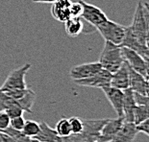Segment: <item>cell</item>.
Masks as SVG:
<instances>
[{
    "instance_id": "1",
    "label": "cell",
    "mask_w": 149,
    "mask_h": 142,
    "mask_svg": "<svg viewBox=\"0 0 149 142\" xmlns=\"http://www.w3.org/2000/svg\"><path fill=\"white\" fill-rule=\"evenodd\" d=\"M128 27L133 36L139 42L148 46L149 9L147 2H138L134 17H133V22Z\"/></svg>"
},
{
    "instance_id": "2",
    "label": "cell",
    "mask_w": 149,
    "mask_h": 142,
    "mask_svg": "<svg viewBox=\"0 0 149 142\" xmlns=\"http://www.w3.org/2000/svg\"><path fill=\"white\" fill-rule=\"evenodd\" d=\"M98 62L103 69L109 71L112 74L115 73L124 62L121 54V47L115 45L109 42H105V45L101 52Z\"/></svg>"
},
{
    "instance_id": "3",
    "label": "cell",
    "mask_w": 149,
    "mask_h": 142,
    "mask_svg": "<svg viewBox=\"0 0 149 142\" xmlns=\"http://www.w3.org/2000/svg\"><path fill=\"white\" fill-rule=\"evenodd\" d=\"M107 119H83L84 128L80 134H70L69 137L73 142H95L100 134L101 129Z\"/></svg>"
},
{
    "instance_id": "4",
    "label": "cell",
    "mask_w": 149,
    "mask_h": 142,
    "mask_svg": "<svg viewBox=\"0 0 149 142\" xmlns=\"http://www.w3.org/2000/svg\"><path fill=\"white\" fill-rule=\"evenodd\" d=\"M96 30L103 37L105 42H109L118 46L122 43L126 34V27L113 20H110L109 18L96 27Z\"/></svg>"
},
{
    "instance_id": "5",
    "label": "cell",
    "mask_w": 149,
    "mask_h": 142,
    "mask_svg": "<svg viewBox=\"0 0 149 142\" xmlns=\"http://www.w3.org/2000/svg\"><path fill=\"white\" fill-rule=\"evenodd\" d=\"M31 67H32L31 64H25L20 67L15 68L11 71L1 87H0V89L2 91H9L14 89H25V88H27L25 77H26L27 72L30 70Z\"/></svg>"
},
{
    "instance_id": "6",
    "label": "cell",
    "mask_w": 149,
    "mask_h": 142,
    "mask_svg": "<svg viewBox=\"0 0 149 142\" xmlns=\"http://www.w3.org/2000/svg\"><path fill=\"white\" fill-rule=\"evenodd\" d=\"M121 54L124 62L130 67L148 80V62L137 52L126 47H121Z\"/></svg>"
},
{
    "instance_id": "7",
    "label": "cell",
    "mask_w": 149,
    "mask_h": 142,
    "mask_svg": "<svg viewBox=\"0 0 149 142\" xmlns=\"http://www.w3.org/2000/svg\"><path fill=\"white\" fill-rule=\"evenodd\" d=\"M82 7H83V12H82L81 17L88 22V24L93 25V27H98L103 22H105L108 17L100 8L96 7L93 4L84 1V0H80Z\"/></svg>"
},
{
    "instance_id": "8",
    "label": "cell",
    "mask_w": 149,
    "mask_h": 142,
    "mask_svg": "<svg viewBox=\"0 0 149 142\" xmlns=\"http://www.w3.org/2000/svg\"><path fill=\"white\" fill-rule=\"evenodd\" d=\"M101 69H102V66L99 64V62H86V64L73 66L69 71V76L73 81L87 79L98 73Z\"/></svg>"
},
{
    "instance_id": "9",
    "label": "cell",
    "mask_w": 149,
    "mask_h": 142,
    "mask_svg": "<svg viewBox=\"0 0 149 142\" xmlns=\"http://www.w3.org/2000/svg\"><path fill=\"white\" fill-rule=\"evenodd\" d=\"M111 78H112V73H110L109 71H107L105 69L102 68L98 73L93 75V76L87 78V79L76 80L74 81V83L81 87L102 88V87L110 86Z\"/></svg>"
},
{
    "instance_id": "10",
    "label": "cell",
    "mask_w": 149,
    "mask_h": 142,
    "mask_svg": "<svg viewBox=\"0 0 149 142\" xmlns=\"http://www.w3.org/2000/svg\"><path fill=\"white\" fill-rule=\"evenodd\" d=\"M101 89L105 94L107 99L109 100L113 109H115L117 117L123 118V98H124L123 90L110 86L102 87Z\"/></svg>"
},
{
    "instance_id": "11",
    "label": "cell",
    "mask_w": 149,
    "mask_h": 142,
    "mask_svg": "<svg viewBox=\"0 0 149 142\" xmlns=\"http://www.w3.org/2000/svg\"><path fill=\"white\" fill-rule=\"evenodd\" d=\"M124 122V118L122 117L108 119L105 125L101 129L100 134L97 138V142H109L119 132Z\"/></svg>"
},
{
    "instance_id": "12",
    "label": "cell",
    "mask_w": 149,
    "mask_h": 142,
    "mask_svg": "<svg viewBox=\"0 0 149 142\" xmlns=\"http://www.w3.org/2000/svg\"><path fill=\"white\" fill-rule=\"evenodd\" d=\"M120 47H126L137 52L139 55H141L145 61L148 62V46L141 44L136 37L133 36V34L130 31L129 27H126V34L123 39L122 43L120 44Z\"/></svg>"
},
{
    "instance_id": "13",
    "label": "cell",
    "mask_w": 149,
    "mask_h": 142,
    "mask_svg": "<svg viewBox=\"0 0 149 142\" xmlns=\"http://www.w3.org/2000/svg\"><path fill=\"white\" fill-rule=\"evenodd\" d=\"M129 69V88L141 95L148 96V80L136 72L128 65Z\"/></svg>"
},
{
    "instance_id": "14",
    "label": "cell",
    "mask_w": 149,
    "mask_h": 142,
    "mask_svg": "<svg viewBox=\"0 0 149 142\" xmlns=\"http://www.w3.org/2000/svg\"><path fill=\"white\" fill-rule=\"evenodd\" d=\"M110 87L118 88V89L125 90L129 88V69L128 64L124 62L120 66L119 69L112 74Z\"/></svg>"
},
{
    "instance_id": "15",
    "label": "cell",
    "mask_w": 149,
    "mask_h": 142,
    "mask_svg": "<svg viewBox=\"0 0 149 142\" xmlns=\"http://www.w3.org/2000/svg\"><path fill=\"white\" fill-rule=\"evenodd\" d=\"M70 0H59L52 3L51 15L56 20L60 22H65L70 18L69 7H70Z\"/></svg>"
},
{
    "instance_id": "16",
    "label": "cell",
    "mask_w": 149,
    "mask_h": 142,
    "mask_svg": "<svg viewBox=\"0 0 149 142\" xmlns=\"http://www.w3.org/2000/svg\"><path fill=\"white\" fill-rule=\"evenodd\" d=\"M138 132L134 123L124 122L119 132L109 142H134Z\"/></svg>"
},
{
    "instance_id": "17",
    "label": "cell",
    "mask_w": 149,
    "mask_h": 142,
    "mask_svg": "<svg viewBox=\"0 0 149 142\" xmlns=\"http://www.w3.org/2000/svg\"><path fill=\"white\" fill-rule=\"evenodd\" d=\"M124 98H123V118L125 122L134 123V109L136 102L134 99V91L131 88L123 90Z\"/></svg>"
},
{
    "instance_id": "18",
    "label": "cell",
    "mask_w": 149,
    "mask_h": 142,
    "mask_svg": "<svg viewBox=\"0 0 149 142\" xmlns=\"http://www.w3.org/2000/svg\"><path fill=\"white\" fill-rule=\"evenodd\" d=\"M58 135L54 129L49 127V125L45 122H42L40 124V132L33 139L39 140L40 142H56Z\"/></svg>"
},
{
    "instance_id": "19",
    "label": "cell",
    "mask_w": 149,
    "mask_h": 142,
    "mask_svg": "<svg viewBox=\"0 0 149 142\" xmlns=\"http://www.w3.org/2000/svg\"><path fill=\"white\" fill-rule=\"evenodd\" d=\"M84 23L81 17H70L65 22V30L68 37H75L83 33Z\"/></svg>"
},
{
    "instance_id": "20",
    "label": "cell",
    "mask_w": 149,
    "mask_h": 142,
    "mask_svg": "<svg viewBox=\"0 0 149 142\" xmlns=\"http://www.w3.org/2000/svg\"><path fill=\"white\" fill-rule=\"evenodd\" d=\"M35 99H36V93H35V91H33L31 88L27 87L26 90H25L24 95L19 100H17V102L24 112H26L28 113H33L32 107L35 103Z\"/></svg>"
},
{
    "instance_id": "21",
    "label": "cell",
    "mask_w": 149,
    "mask_h": 142,
    "mask_svg": "<svg viewBox=\"0 0 149 142\" xmlns=\"http://www.w3.org/2000/svg\"><path fill=\"white\" fill-rule=\"evenodd\" d=\"M55 132H57V135L60 137H65L71 134L70 125H69V121L68 118L63 117L62 119L57 122L55 126Z\"/></svg>"
},
{
    "instance_id": "22",
    "label": "cell",
    "mask_w": 149,
    "mask_h": 142,
    "mask_svg": "<svg viewBox=\"0 0 149 142\" xmlns=\"http://www.w3.org/2000/svg\"><path fill=\"white\" fill-rule=\"evenodd\" d=\"M134 124L138 125L149 119V109L148 106H137L134 109Z\"/></svg>"
},
{
    "instance_id": "23",
    "label": "cell",
    "mask_w": 149,
    "mask_h": 142,
    "mask_svg": "<svg viewBox=\"0 0 149 142\" xmlns=\"http://www.w3.org/2000/svg\"><path fill=\"white\" fill-rule=\"evenodd\" d=\"M22 132L28 137L33 138L39 134L40 132V123L34 120H26L25 121L24 127L22 129Z\"/></svg>"
},
{
    "instance_id": "24",
    "label": "cell",
    "mask_w": 149,
    "mask_h": 142,
    "mask_svg": "<svg viewBox=\"0 0 149 142\" xmlns=\"http://www.w3.org/2000/svg\"><path fill=\"white\" fill-rule=\"evenodd\" d=\"M1 132H4V134H8L9 136L13 137L17 142H32V138H30V137H28L27 135H25L22 131L15 130V129H13L11 127H8L6 130L2 131Z\"/></svg>"
},
{
    "instance_id": "25",
    "label": "cell",
    "mask_w": 149,
    "mask_h": 142,
    "mask_svg": "<svg viewBox=\"0 0 149 142\" xmlns=\"http://www.w3.org/2000/svg\"><path fill=\"white\" fill-rule=\"evenodd\" d=\"M18 105L17 101L12 99L10 96H8L5 92L0 89V112H6L12 107Z\"/></svg>"
},
{
    "instance_id": "26",
    "label": "cell",
    "mask_w": 149,
    "mask_h": 142,
    "mask_svg": "<svg viewBox=\"0 0 149 142\" xmlns=\"http://www.w3.org/2000/svg\"><path fill=\"white\" fill-rule=\"evenodd\" d=\"M69 125H70V130H71V134H80L83 131L84 128V123L83 119L77 117V116H73L68 119Z\"/></svg>"
},
{
    "instance_id": "27",
    "label": "cell",
    "mask_w": 149,
    "mask_h": 142,
    "mask_svg": "<svg viewBox=\"0 0 149 142\" xmlns=\"http://www.w3.org/2000/svg\"><path fill=\"white\" fill-rule=\"evenodd\" d=\"M83 7L80 1L78 2H71L70 7H69V14L70 17H81Z\"/></svg>"
},
{
    "instance_id": "28",
    "label": "cell",
    "mask_w": 149,
    "mask_h": 142,
    "mask_svg": "<svg viewBox=\"0 0 149 142\" xmlns=\"http://www.w3.org/2000/svg\"><path fill=\"white\" fill-rule=\"evenodd\" d=\"M25 124V119L23 116H17L10 119V127L17 131H22Z\"/></svg>"
},
{
    "instance_id": "29",
    "label": "cell",
    "mask_w": 149,
    "mask_h": 142,
    "mask_svg": "<svg viewBox=\"0 0 149 142\" xmlns=\"http://www.w3.org/2000/svg\"><path fill=\"white\" fill-rule=\"evenodd\" d=\"M6 112H7V114L9 115L10 118H14V117H17V116H23L24 110L20 108L19 105H15L6 110Z\"/></svg>"
},
{
    "instance_id": "30",
    "label": "cell",
    "mask_w": 149,
    "mask_h": 142,
    "mask_svg": "<svg viewBox=\"0 0 149 142\" xmlns=\"http://www.w3.org/2000/svg\"><path fill=\"white\" fill-rule=\"evenodd\" d=\"M10 117L6 112H0V132L10 127Z\"/></svg>"
},
{
    "instance_id": "31",
    "label": "cell",
    "mask_w": 149,
    "mask_h": 142,
    "mask_svg": "<svg viewBox=\"0 0 149 142\" xmlns=\"http://www.w3.org/2000/svg\"><path fill=\"white\" fill-rule=\"evenodd\" d=\"M134 99L137 106H148V96L134 92Z\"/></svg>"
},
{
    "instance_id": "32",
    "label": "cell",
    "mask_w": 149,
    "mask_h": 142,
    "mask_svg": "<svg viewBox=\"0 0 149 142\" xmlns=\"http://www.w3.org/2000/svg\"><path fill=\"white\" fill-rule=\"evenodd\" d=\"M136 130L139 132H142L145 135H149V120H145L143 122L136 125Z\"/></svg>"
},
{
    "instance_id": "33",
    "label": "cell",
    "mask_w": 149,
    "mask_h": 142,
    "mask_svg": "<svg viewBox=\"0 0 149 142\" xmlns=\"http://www.w3.org/2000/svg\"><path fill=\"white\" fill-rule=\"evenodd\" d=\"M1 137H2L3 142H17V140H15L13 137L9 136L8 134H4V132H1Z\"/></svg>"
},
{
    "instance_id": "34",
    "label": "cell",
    "mask_w": 149,
    "mask_h": 142,
    "mask_svg": "<svg viewBox=\"0 0 149 142\" xmlns=\"http://www.w3.org/2000/svg\"><path fill=\"white\" fill-rule=\"evenodd\" d=\"M56 142H73V141L71 140V138L69 137V135H68V136H65V137H60V136H58Z\"/></svg>"
},
{
    "instance_id": "35",
    "label": "cell",
    "mask_w": 149,
    "mask_h": 142,
    "mask_svg": "<svg viewBox=\"0 0 149 142\" xmlns=\"http://www.w3.org/2000/svg\"><path fill=\"white\" fill-rule=\"evenodd\" d=\"M32 1L35 3H54L59 0H32Z\"/></svg>"
},
{
    "instance_id": "36",
    "label": "cell",
    "mask_w": 149,
    "mask_h": 142,
    "mask_svg": "<svg viewBox=\"0 0 149 142\" xmlns=\"http://www.w3.org/2000/svg\"><path fill=\"white\" fill-rule=\"evenodd\" d=\"M32 142H40V141H39V140H36V139H33V138H32Z\"/></svg>"
},
{
    "instance_id": "37",
    "label": "cell",
    "mask_w": 149,
    "mask_h": 142,
    "mask_svg": "<svg viewBox=\"0 0 149 142\" xmlns=\"http://www.w3.org/2000/svg\"><path fill=\"white\" fill-rule=\"evenodd\" d=\"M0 142H3V140H2V137H1V132H0Z\"/></svg>"
},
{
    "instance_id": "38",
    "label": "cell",
    "mask_w": 149,
    "mask_h": 142,
    "mask_svg": "<svg viewBox=\"0 0 149 142\" xmlns=\"http://www.w3.org/2000/svg\"><path fill=\"white\" fill-rule=\"evenodd\" d=\"M95 142H97V141H95Z\"/></svg>"
}]
</instances>
